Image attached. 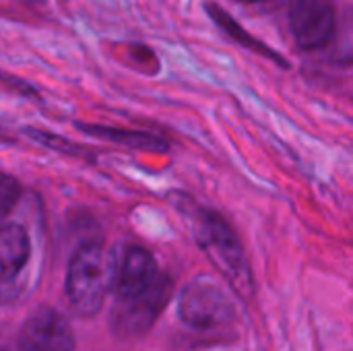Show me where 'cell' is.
I'll list each match as a JSON object with an SVG mask.
<instances>
[{
    "instance_id": "277c9868",
    "label": "cell",
    "mask_w": 353,
    "mask_h": 351,
    "mask_svg": "<svg viewBox=\"0 0 353 351\" xmlns=\"http://www.w3.org/2000/svg\"><path fill=\"white\" fill-rule=\"evenodd\" d=\"M174 283L168 275L159 273V277L141 294L118 300L112 310V331L120 339H134L145 335L155 319L161 314L165 304L172 298Z\"/></svg>"
},
{
    "instance_id": "7c38bea8",
    "label": "cell",
    "mask_w": 353,
    "mask_h": 351,
    "mask_svg": "<svg viewBox=\"0 0 353 351\" xmlns=\"http://www.w3.org/2000/svg\"><path fill=\"white\" fill-rule=\"evenodd\" d=\"M27 134L37 141L39 145L52 149V151H60V153H70V155H77V157H83L85 155V149H81L79 145L54 134V132H43V130H33V128H27Z\"/></svg>"
},
{
    "instance_id": "7a4b0ae2",
    "label": "cell",
    "mask_w": 353,
    "mask_h": 351,
    "mask_svg": "<svg viewBox=\"0 0 353 351\" xmlns=\"http://www.w3.org/2000/svg\"><path fill=\"white\" fill-rule=\"evenodd\" d=\"M114 281V257L99 244L87 242L72 254L66 271V298L77 314L93 317Z\"/></svg>"
},
{
    "instance_id": "52a82bcc",
    "label": "cell",
    "mask_w": 353,
    "mask_h": 351,
    "mask_svg": "<svg viewBox=\"0 0 353 351\" xmlns=\"http://www.w3.org/2000/svg\"><path fill=\"white\" fill-rule=\"evenodd\" d=\"M19 351H74V333L54 308H39L21 327Z\"/></svg>"
},
{
    "instance_id": "6da1fadb",
    "label": "cell",
    "mask_w": 353,
    "mask_h": 351,
    "mask_svg": "<svg viewBox=\"0 0 353 351\" xmlns=\"http://www.w3.org/2000/svg\"><path fill=\"white\" fill-rule=\"evenodd\" d=\"M172 203L188 219L196 244L213 263V267L223 275L238 296L248 300L254 294V279L244 248L230 223L221 215L194 205L188 197L178 194Z\"/></svg>"
},
{
    "instance_id": "9a60e30c",
    "label": "cell",
    "mask_w": 353,
    "mask_h": 351,
    "mask_svg": "<svg viewBox=\"0 0 353 351\" xmlns=\"http://www.w3.org/2000/svg\"><path fill=\"white\" fill-rule=\"evenodd\" d=\"M244 4H261V2H269V0H240Z\"/></svg>"
},
{
    "instance_id": "ba28073f",
    "label": "cell",
    "mask_w": 353,
    "mask_h": 351,
    "mask_svg": "<svg viewBox=\"0 0 353 351\" xmlns=\"http://www.w3.org/2000/svg\"><path fill=\"white\" fill-rule=\"evenodd\" d=\"M159 277L155 259L149 250L141 246H128L114 257V281L112 290L118 300L130 298L147 290Z\"/></svg>"
},
{
    "instance_id": "8992f818",
    "label": "cell",
    "mask_w": 353,
    "mask_h": 351,
    "mask_svg": "<svg viewBox=\"0 0 353 351\" xmlns=\"http://www.w3.org/2000/svg\"><path fill=\"white\" fill-rule=\"evenodd\" d=\"M31 257V240L23 225L0 228V304H12L21 294L23 271Z\"/></svg>"
},
{
    "instance_id": "5b68a950",
    "label": "cell",
    "mask_w": 353,
    "mask_h": 351,
    "mask_svg": "<svg viewBox=\"0 0 353 351\" xmlns=\"http://www.w3.org/2000/svg\"><path fill=\"white\" fill-rule=\"evenodd\" d=\"M337 23L335 0H292L290 29L300 50L312 52L329 46Z\"/></svg>"
},
{
    "instance_id": "30bf717a",
    "label": "cell",
    "mask_w": 353,
    "mask_h": 351,
    "mask_svg": "<svg viewBox=\"0 0 353 351\" xmlns=\"http://www.w3.org/2000/svg\"><path fill=\"white\" fill-rule=\"evenodd\" d=\"M205 10L209 12V17L213 19V23H215L230 39H234L236 43H240L242 48H248V50H252L254 54H261V56H265V58H269V60H275L279 66L288 68V60H285L281 54H277L275 50H271L267 43H263V41L256 39L254 35H250L242 25L236 23V19H234L230 12L223 10L219 4L207 2V4H205Z\"/></svg>"
},
{
    "instance_id": "5bb4252c",
    "label": "cell",
    "mask_w": 353,
    "mask_h": 351,
    "mask_svg": "<svg viewBox=\"0 0 353 351\" xmlns=\"http://www.w3.org/2000/svg\"><path fill=\"white\" fill-rule=\"evenodd\" d=\"M128 54H130L132 62L141 64L145 70H149V72H157L159 62H157V58H155V54H153V50H151V48H145V46H132Z\"/></svg>"
},
{
    "instance_id": "8fae6325",
    "label": "cell",
    "mask_w": 353,
    "mask_h": 351,
    "mask_svg": "<svg viewBox=\"0 0 353 351\" xmlns=\"http://www.w3.org/2000/svg\"><path fill=\"white\" fill-rule=\"evenodd\" d=\"M327 48H331L333 62L341 66L353 64V8H345L337 14L335 31Z\"/></svg>"
},
{
    "instance_id": "4fadbf2b",
    "label": "cell",
    "mask_w": 353,
    "mask_h": 351,
    "mask_svg": "<svg viewBox=\"0 0 353 351\" xmlns=\"http://www.w3.org/2000/svg\"><path fill=\"white\" fill-rule=\"evenodd\" d=\"M19 197H21V184L12 176L0 172V219L10 213Z\"/></svg>"
},
{
    "instance_id": "3957f363",
    "label": "cell",
    "mask_w": 353,
    "mask_h": 351,
    "mask_svg": "<svg viewBox=\"0 0 353 351\" xmlns=\"http://www.w3.org/2000/svg\"><path fill=\"white\" fill-rule=\"evenodd\" d=\"M178 317L192 329L211 331L230 325L236 317V310L232 298L219 283L209 277H196L186 283L180 294Z\"/></svg>"
},
{
    "instance_id": "9c48e42d",
    "label": "cell",
    "mask_w": 353,
    "mask_h": 351,
    "mask_svg": "<svg viewBox=\"0 0 353 351\" xmlns=\"http://www.w3.org/2000/svg\"><path fill=\"white\" fill-rule=\"evenodd\" d=\"M79 130L85 134L124 145L137 151H149V153H163L168 149V141L153 134V132H143V130H126V128H114V126H99V124H77Z\"/></svg>"
}]
</instances>
